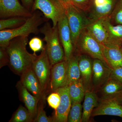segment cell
<instances>
[{
	"mask_svg": "<svg viewBox=\"0 0 122 122\" xmlns=\"http://www.w3.org/2000/svg\"><path fill=\"white\" fill-rule=\"evenodd\" d=\"M28 42L27 37H17L11 39L5 48L9 59V68L14 74L20 76L32 68L38 56L27 51Z\"/></svg>",
	"mask_w": 122,
	"mask_h": 122,
	"instance_id": "cell-1",
	"label": "cell"
},
{
	"mask_svg": "<svg viewBox=\"0 0 122 122\" xmlns=\"http://www.w3.org/2000/svg\"><path fill=\"white\" fill-rule=\"evenodd\" d=\"M48 20L42 12L38 10L34 11L22 25L16 28L0 31V47L6 48L14 38L28 37L31 34H38L40 32L39 26Z\"/></svg>",
	"mask_w": 122,
	"mask_h": 122,
	"instance_id": "cell-2",
	"label": "cell"
},
{
	"mask_svg": "<svg viewBox=\"0 0 122 122\" xmlns=\"http://www.w3.org/2000/svg\"><path fill=\"white\" fill-rule=\"evenodd\" d=\"M40 32L44 35L43 41L46 53L51 66L65 61L64 50L59 39L57 25L52 27L50 22H46L39 29Z\"/></svg>",
	"mask_w": 122,
	"mask_h": 122,
	"instance_id": "cell-3",
	"label": "cell"
},
{
	"mask_svg": "<svg viewBox=\"0 0 122 122\" xmlns=\"http://www.w3.org/2000/svg\"><path fill=\"white\" fill-rule=\"evenodd\" d=\"M66 15L74 48L79 35L91 22L86 13L77 8L72 4L66 6Z\"/></svg>",
	"mask_w": 122,
	"mask_h": 122,
	"instance_id": "cell-4",
	"label": "cell"
},
{
	"mask_svg": "<svg viewBox=\"0 0 122 122\" xmlns=\"http://www.w3.org/2000/svg\"><path fill=\"white\" fill-rule=\"evenodd\" d=\"M74 53L86 55L93 59H99L109 66L103 53L101 44L86 29L79 35L75 47Z\"/></svg>",
	"mask_w": 122,
	"mask_h": 122,
	"instance_id": "cell-5",
	"label": "cell"
},
{
	"mask_svg": "<svg viewBox=\"0 0 122 122\" xmlns=\"http://www.w3.org/2000/svg\"><path fill=\"white\" fill-rule=\"evenodd\" d=\"M31 12L40 10L48 20H52L53 27L66 15V7L58 0H33Z\"/></svg>",
	"mask_w": 122,
	"mask_h": 122,
	"instance_id": "cell-6",
	"label": "cell"
},
{
	"mask_svg": "<svg viewBox=\"0 0 122 122\" xmlns=\"http://www.w3.org/2000/svg\"><path fill=\"white\" fill-rule=\"evenodd\" d=\"M52 66L45 47L34 62L32 69L39 80L43 91L46 94L49 91Z\"/></svg>",
	"mask_w": 122,
	"mask_h": 122,
	"instance_id": "cell-7",
	"label": "cell"
},
{
	"mask_svg": "<svg viewBox=\"0 0 122 122\" xmlns=\"http://www.w3.org/2000/svg\"><path fill=\"white\" fill-rule=\"evenodd\" d=\"M118 0H91L89 9L86 13L91 21L109 17Z\"/></svg>",
	"mask_w": 122,
	"mask_h": 122,
	"instance_id": "cell-8",
	"label": "cell"
},
{
	"mask_svg": "<svg viewBox=\"0 0 122 122\" xmlns=\"http://www.w3.org/2000/svg\"><path fill=\"white\" fill-rule=\"evenodd\" d=\"M20 0H0L1 19L15 16L29 17L32 14L20 3Z\"/></svg>",
	"mask_w": 122,
	"mask_h": 122,
	"instance_id": "cell-9",
	"label": "cell"
},
{
	"mask_svg": "<svg viewBox=\"0 0 122 122\" xmlns=\"http://www.w3.org/2000/svg\"><path fill=\"white\" fill-rule=\"evenodd\" d=\"M57 26L59 39L65 53V61H68L73 55L74 48L66 15L59 21Z\"/></svg>",
	"mask_w": 122,
	"mask_h": 122,
	"instance_id": "cell-10",
	"label": "cell"
},
{
	"mask_svg": "<svg viewBox=\"0 0 122 122\" xmlns=\"http://www.w3.org/2000/svg\"><path fill=\"white\" fill-rule=\"evenodd\" d=\"M68 84V62L64 61L52 66L49 91L53 92Z\"/></svg>",
	"mask_w": 122,
	"mask_h": 122,
	"instance_id": "cell-11",
	"label": "cell"
},
{
	"mask_svg": "<svg viewBox=\"0 0 122 122\" xmlns=\"http://www.w3.org/2000/svg\"><path fill=\"white\" fill-rule=\"evenodd\" d=\"M20 76V81L30 93L36 97L39 102L45 100L46 94L32 68L24 72Z\"/></svg>",
	"mask_w": 122,
	"mask_h": 122,
	"instance_id": "cell-12",
	"label": "cell"
},
{
	"mask_svg": "<svg viewBox=\"0 0 122 122\" xmlns=\"http://www.w3.org/2000/svg\"><path fill=\"white\" fill-rule=\"evenodd\" d=\"M55 91L60 95L61 101L59 107L55 110L52 117L54 122H67L68 114L72 106L69 87L66 86L59 88Z\"/></svg>",
	"mask_w": 122,
	"mask_h": 122,
	"instance_id": "cell-13",
	"label": "cell"
},
{
	"mask_svg": "<svg viewBox=\"0 0 122 122\" xmlns=\"http://www.w3.org/2000/svg\"><path fill=\"white\" fill-rule=\"evenodd\" d=\"M112 69L99 59H93V90L100 88L110 76Z\"/></svg>",
	"mask_w": 122,
	"mask_h": 122,
	"instance_id": "cell-14",
	"label": "cell"
},
{
	"mask_svg": "<svg viewBox=\"0 0 122 122\" xmlns=\"http://www.w3.org/2000/svg\"><path fill=\"white\" fill-rule=\"evenodd\" d=\"M106 115L122 118V105L112 98L99 99L98 106L94 109L92 116Z\"/></svg>",
	"mask_w": 122,
	"mask_h": 122,
	"instance_id": "cell-15",
	"label": "cell"
},
{
	"mask_svg": "<svg viewBox=\"0 0 122 122\" xmlns=\"http://www.w3.org/2000/svg\"><path fill=\"white\" fill-rule=\"evenodd\" d=\"M78 55L81 79L85 91L91 90H93L92 79L93 59L86 55Z\"/></svg>",
	"mask_w": 122,
	"mask_h": 122,
	"instance_id": "cell-16",
	"label": "cell"
},
{
	"mask_svg": "<svg viewBox=\"0 0 122 122\" xmlns=\"http://www.w3.org/2000/svg\"><path fill=\"white\" fill-rule=\"evenodd\" d=\"M16 87L20 100L24 103L34 120L37 114L39 100L30 93L20 81L17 83Z\"/></svg>",
	"mask_w": 122,
	"mask_h": 122,
	"instance_id": "cell-17",
	"label": "cell"
},
{
	"mask_svg": "<svg viewBox=\"0 0 122 122\" xmlns=\"http://www.w3.org/2000/svg\"><path fill=\"white\" fill-rule=\"evenodd\" d=\"M101 45L103 55L109 67L112 69L122 67V51L120 46Z\"/></svg>",
	"mask_w": 122,
	"mask_h": 122,
	"instance_id": "cell-18",
	"label": "cell"
},
{
	"mask_svg": "<svg viewBox=\"0 0 122 122\" xmlns=\"http://www.w3.org/2000/svg\"><path fill=\"white\" fill-rule=\"evenodd\" d=\"M103 18L92 21L86 29L101 45H106L108 44V36Z\"/></svg>",
	"mask_w": 122,
	"mask_h": 122,
	"instance_id": "cell-19",
	"label": "cell"
},
{
	"mask_svg": "<svg viewBox=\"0 0 122 122\" xmlns=\"http://www.w3.org/2000/svg\"><path fill=\"white\" fill-rule=\"evenodd\" d=\"M81 122H89L94 109L98 106L99 99L93 90L85 92Z\"/></svg>",
	"mask_w": 122,
	"mask_h": 122,
	"instance_id": "cell-20",
	"label": "cell"
},
{
	"mask_svg": "<svg viewBox=\"0 0 122 122\" xmlns=\"http://www.w3.org/2000/svg\"><path fill=\"white\" fill-rule=\"evenodd\" d=\"M103 20L108 36V44L106 45L120 46L122 42V25L112 24L109 17L103 18Z\"/></svg>",
	"mask_w": 122,
	"mask_h": 122,
	"instance_id": "cell-21",
	"label": "cell"
},
{
	"mask_svg": "<svg viewBox=\"0 0 122 122\" xmlns=\"http://www.w3.org/2000/svg\"><path fill=\"white\" fill-rule=\"evenodd\" d=\"M100 99L112 98L122 89V84L110 77L100 87Z\"/></svg>",
	"mask_w": 122,
	"mask_h": 122,
	"instance_id": "cell-22",
	"label": "cell"
},
{
	"mask_svg": "<svg viewBox=\"0 0 122 122\" xmlns=\"http://www.w3.org/2000/svg\"><path fill=\"white\" fill-rule=\"evenodd\" d=\"M68 84L81 79V74L78 63V54L74 53L68 61Z\"/></svg>",
	"mask_w": 122,
	"mask_h": 122,
	"instance_id": "cell-23",
	"label": "cell"
},
{
	"mask_svg": "<svg viewBox=\"0 0 122 122\" xmlns=\"http://www.w3.org/2000/svg\"><path fill=\"white\" fill-rule=\"evenodd\" d=\"M68 86L72 104L81 102L84 98L86 91L81 79L70 83Z\"/></svg>",
	"mask_w": 122,
	"mask_h": 122,
	"instance_id": "cell-24",
	"label": "cell"
},
{
	"mask_svg": "<svg viewBox=\"0 0 122 122\" xmlns=\"http://www.w3.org/2000/svg\"><path fill=\"white\" fill-rule=\"evenodd\" d=\"M28 18L25 17L15 16L1 19L0 30L17 28L26 22Z\"/></svg>",
	"mask_w": 122,
	"mask_h": 122,
	"instance_id": "cell-25",
	"label": "cell"
},
{
	"mask_svg": "<svg viewBox=\"0 0 122 122\" xmlns=\"http://www.w3.org/2000/svg\"><path fill=\"white\" fill-rule=\"evenodd\" d=\"M34 120L28 110L20 105L14 112L9 122H33Z\"/></svg>",
	"mask_w": 122,
	"mask_h": 122,
	"instance_id": "cell-26",
	"label": "cell"
},
{
	"mask_svg": "<svg viewBox=\"0 0 122 122\" xmlns=\"http://www.w3.org/2000/svg\"><path fill=\"white\" fill-rule=\"evenodd\" d=\"M83 106L81 102L72 104L68 117V122H81Z\"/></svg>",
	"mask_w": 122,
	"mask_h": 122,
	"instance_id": "cell-27",
	"label": "cell"
},
{
	"mask_svg": "<svg viewBox=\"0 0 122 122\" xmlns=\"http://www.w3.org/2000/svg\"><path fill=\"white\" fill-rule=\"evenodd\" d=\"M109 17L112 24L122 25V0H118Z\"/></svg>",
	"mask_w": 122,
	"mask_h": 122,
	"instance_id": "cell-28",
	"label": "cell"
},
{
	"mask_svg": "<svg viewBox=\"0 0 122 122\" xmlns=\"http://www.w3.org/2000/svg\"><path fill=\"white\" fill-rule=\"evenodd\" d=\"M45 100L39 101L37 114L33 122H54L52 117H48L44 110Z\"/></svg>",
	"mask_w": 122,
	"mask_h": 122,
	"instance_id": "cell-29",
	"label": "cell"
},
{
	"mask_svg": "<svg viewBox=\"0 0 122 122\" xmlns=\"http://www.w3.org/2000/svg\"><path fill=\"white\" fill-rule=\"evenodd\" d=\"M46 100L49 106L55 110L60 105L61 96L57 92H53L48 96Z\"/></svg>",
	"mask_w": 122,
	"mask_h": 122,
	"instance_id": "cell-30",
	"label": "cell"
},
{
	"mask_svg": "<svg viewBox=\"0 0 122 122\" xmlns=\"http://www.w3.org/2000/svg\"><path fill=\"white\" fill-rule=\"evenodd\" d=\"M30 48L34 53L42 51L44 49L43 41L40 38L35 37L30 39L29 43Z\"/></svg>",
	"mask_w": 122,
	"mask_h": 122,
	"instance_id": "cell-31",
	"label": "cell"
},
{
	"mask_svg": "<svg viewBox=\"0 0 122 122\" xmlns=\"http://www.w3.org/2000/svg\"><path fill=\"white\" fill-rule=\"evenodd\" d=\"M90 2L91 0H71L72 5L86 13L89 9Z\"/></svg>",
	"mask_w": 122,
	"mask_h": 122,
	"instance_id": "cell-32",
	"label": "cell"
},
{
	"mask_svg": "<svg viewBox=\"0 0 122 122\" xmlns=\"http://www.w3.org/2000/svg\"><path fill=\"white\" fill-rule=\"evenodd\" d=\"M9 59L6 48L0 47V68L8 65Z\"/></svg>",
	"mask_w": 122,
	"mask_h": 122,
	"instance_id": "cell-33",
	"label": "cell"
},
{
	"mask_svg": "<svg viewBox=\"0 0 122 122\" xmlns=\"http://www.w3.org/2000/svg\"><path fill=\"white\" fill-rule=\"evenodd\" d=\"M110 77L122 84V67L112 69Z\"/></svg>",
	"mask_w": 122,
	"mask_h": 122,
	"instance_id": "cell-34",
	"label": "cell"
},
{
	"mask_svg": "<svg viewBox=\"0 0 122 122\" xmlns=\"http://www.w3.org/2000/svg\"><path fill=\"white\" fill-rule=\"evenodd\" d=\"M22 2V5L24 7L29 11L31 12V9L32 7L33 1V0H20Z\"/></svg>",
	"mask_w": 122,
	"mask_h": 122,
	"instance_id": "cell-35",
	"label": "cell"
},
{
	"mask_svg": "<svg viewBox=\"0 0 122 122\" xmlns=\"http://www.w3.org/2000/svg\"><path fill=\"white\" fill-rule=\"evenodd\" d=\"M112 99L122 105V89Z\"/></svg>",
	"mask_w": 122,
	"mask_h": 122,
	"instance_id": "cell-36",
	"label": "cell"
},
{
	"mask_svg": "<svg viewBox=\"0 0 122 122\" xmlns=\"http://www.w3.org/2000/svg\"><path fill=\"white\" fill-rule=\"evenodd\" d=\"M61 2L62 4L65 5V7L67 5L71 4V0H58Z\"/></svg>",
	"mask_w": 122,
	"mask_h": 122,
	"instance_id": "cell-37",
	"label": "cell"
},
{
	"mask_svg": "<svg viewBox=\"0 0 122 122\" xmlns=\"http://www.w3.org/2000/svg\"><path fill=\"white\" fill-rule=\"evenodd\" d=\"M120 49H121V50L122 51V43H121V44H120Z\"/></svg>",
	"mask_w": 122,
	"mask_h": 122,
	"instance_id": "cell-38",
	"label": "cell"
}]
</instances>
